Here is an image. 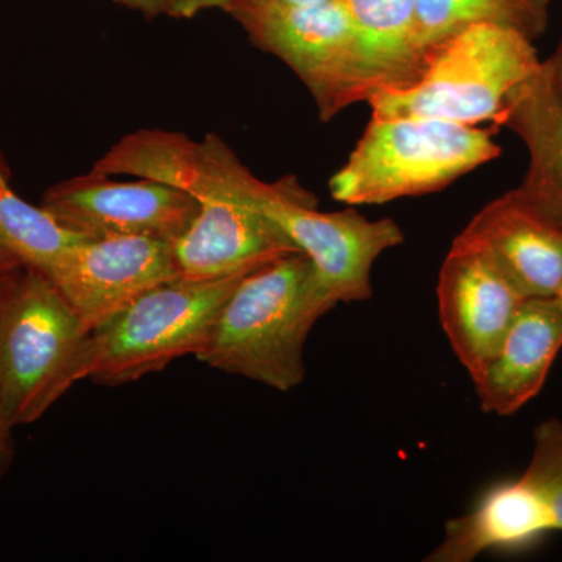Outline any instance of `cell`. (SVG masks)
Segmentation results:
<instances>
[{"label": "cell", "instance_id": "1", "mask_svg": "<svg viewBox=\"0 0 562 562\" xmlns=\"http://www.w3.org/2000/svg\"><path fill=\"white\" fill-rule=\"evenodd\" d=\"M172 183L198 201L222 199L265 214L312 260L322 290L336 306L371 299L373 262L403 243L401 227L390 217L369 221L351 209L321 213L316 198L294 177L276 183L257 179L216 135L183 144Z\"/></svg>", "mask_w": 562, "mask_h": 562}, {"label": "cell", "instance_id": "2", "mask_svg": "<svg viewBox=\"0 0 562 562\" xmlns=\"http://www.w3.org/2000/svg\"><path fill=\"white\" fill-rule=\"evenodd\" d=\"M335 306L312 260L286 255L236 283L195 358L271 390H294L305 380L306 339Z\"/></svg>", "mask_w": 562, "mask_h": 562}, {"label": "cell", "instance_id": "3", "mask_svg": "<svg viewBox=\"0 0 562 562\" xmlns=\"http://www.w3.org/2000/svg\"><path fill=\"white\" fill-rule=\"evenodd\" d=\"M91 331L44 273H0V405L11 428L40 420L87 380Z\"/></svg>", "mask_w": 562, "mask_h": 562}, {"label": "cell", "instance_id": "4", "mask_svg": "<svg viewBox=\"0 0 562 562\" xmlns=\"http://www.w3.org/2000/svg\"><path fill=\"white\" fill-rule=\"evenodd\" d=\"M541 65L532 40L524 33L479 22L428 47L416 79L375 92L366 102L372 117L498 124L514 92Z\"/></svg>", "mask_w": 562, "mask_h": 562}, {"label": "cell", "instance_id": "5", "mask_svg": "<svg viewBox=\"0 0 562 562\" xmlns=\"http://www.w3.org/2000/svg\"><path fill=\"white\" fill-rule=\"evenodd\" d=\"M492 132L431 117H372L330 180L335 201L382 205L441 191L501 157Z\"/></svg>", "mask_w": 562, "mask_h": 562}, {"label": "cell", "instance_id": "6", "mask_svg": "<svg viewBox=\"0 0 562 562\" xmlns=\"http://www.w3.org/2000/svg\"><path fill=\"white\" fill-rule=\"evenodd\" d=\"M243 277L177 279L147 291L91 331L87 380L122 386L160 372L181 357H195Z\"/></svg>", "mask_w": 562, "mask_h": 562}, {"label": "cell", "instance_id": "7", "mask_svg": "<svg viewBox=\"0 0 562 562\" xmlns=\"http://www.w3.org/2000/svg\"><path fill=\"white\" fill-rule=\"evenodd\" d=\"M232 16L255 46L276 55L297 74L312 92L322 121L351 105L355 36L344 0L243 9Z\"/></svg>", "mask_w": 562, "mask_h": 562}, {"label": "cell", "instance_id": "8", "mask_svg": "<svg viewBox=\"0 0 562 562\" xmlns=\"http://www.w3.org/2000/svg\"><path fill=\"white\" fill-rule=\"evenodd\" d=\"M41 206L85 238L150 236L173 243L190 227L201 202L165 181H116L91 169L54 184Z\"/></svg>", "mask_w": 562, "mask_h": 562}, {"label": "cell", "instance_id": "9", "mask_svg": "<svg viewBox=\"0 0 562 562\" xmlns=\"http://www.w3.org/2000/svg\"><path fill=\"white\" fill-rule=\"evenodd\" d=\"M85 327L98 330L147 291L180 279L172 243L150 236L83 238L47 277Z\"/></svg>", "mask_w": 562, "mask_h": 562}, {"label": "cell", "instance_id": "10", "mask_svg": "<svg viewBox=\"0 0 562 562\" xmlns=\"http://www.w3.org/2000/svg\"><path fill=\"white\" fill-rule=\"evenodd\" d=\"M525 301L482 244L465 232L454 238L439 272V319L472 379L497 353Z\"/></svg>", "mask_w": 562, "mask_h": 562}, {"label": "cell", "instance_id": "11", "mask_svg": "<svg viewBox=\"0 0 562 562\" xmlns=\"http://www.w3.org/2000/svg\"><path fill=\"white\" fill-rule=\"evenodd\" d=\"M201 209L172 243L180 279L243 277L286 255L302 254L279 225L243 203L201 199Z\"/></svg>", "mask_w": 562, "mask_h": 562}, {"label": "cell", "instance_id": "12", "mask_svg": "<svg viewBox=\"0 0 562 562\" xmlns=\"http://www.w3.org/2000/svg\"><path fill=\"white\" fill-rule=\"evenodd\" d=\"M527 299H553L562 288V231L519 191L495 199L464 228Z\"/></svg>", "mask_w": 562, "mask_h": 562}, {"label": "cell", "instance_id": "13", "mask_svg": "<svg viewBox=\"0 0 562 562\" xmlns=\"http://www.w3.org/2000/svg\"><path fill=\"white\" fill-rule=\"evenodd\" d=\"M562 349V312L553 299H527L497 353L473 376L484 413L512 416L541 392Z\"/></svg>", "mask_w": 562, "mask_h": 562}, {"label": "cell", "instance_id": "14", "mask_svg": "<svg viewBox=\"0 0 562 562\" xmlns=\"http://www.w3.org/2000/svg\"><path fill=\"white\" fill-rule=\"evenodd\" d=\"M355 36L350 102L416 79L424 63L417 0H344Z\"/></svg>", "mask_w": 562, "mask_h": 562}, {"label": "cell", "instance_id": "15", "mask_svg": "<svg viewBox=\"0 0 562 562\" xmlns=\"http://www.w3.org/2000/svg\"><path fill=\"white\" fill-rule=\"evenodd\" d=\"M498 125L516 133L530 157L517 191L562 231V95L549 63L517 88Z\"/></svg>", "mask_w": 562, "mask_h": 562}, {"label": "cell", "instance_id": "16", "mask_svg": "<svg viewBox=\"0 0 562 562\" xmlns=\"http://www.w3.org/2000/svg\"><path fill=\"white\" fill-rule=\"evenodd\" d=\"M554 531L552 514L520 476L494 484L475 508L446 524L443 541L430 562H471L487 550H513Z\"/></svg>", "mask_w": 562, "mask_h": 562}, {"label": "cell", "instance_id": "17", "mask_svg": "<svg viewBox=\"0 0 562 562\" xmlns=\"http://www.w3.org/2000/svg\"><path fill=\"white\" fill-rule=\"evenodd\" d=\"M85 236L63 227L43 206L11 187L9 162L0 151V246L21 265L49 277L70 247Z\"/></svg>", "mask_w": 562, "mask_h": 562}, {"label": "cell", "instance_id": "18", "mask_svg": "<svg viewBox=\"0 0 562 562\" xmlns=\"http://www.w3.org/2000/svg\"><path fill=\"white\" fill-rule=\"evenodd\" d=\"M494 22L535 41L546 32L549 0H417V35L420 49L479 24Z\"/></svg>", "mask_w": 562, "mask_h": 562}, {"label": "cell", "instance_id": "19", "mask_svg": "<svg viewBox=\"0 0 562 562\" xmlns=\"http://www.w3.org/2000/svg\"><path fill=\"white\" fill-rule=\"evenodd\" d=\"M524 479L541 495L552 514L554 531H562V422L547 419L535 431V449Z\"/></svg>", "mask_w": 562, "mask_h": 562}, {"label": "cell", "instance_id": "20", "mask_svg": "<svg viewBox=\"0 0 562 562\" xmlns=\"http://www.w3.org/2000/svg\"><path fill=\"white\" fill-rule=\"evenodd\" d=\"M235 2L236 0H173L169 16L190 20L201 11L211 9H221L228 13Z\"/></svg>", "mask_w": 562, "mask_h": 562}, {"label": "cell", "instance_id": "21", "mask_svg": "<svg viewBox=\"0 0 562 562\" xmlns=\"http://www.w3.org/2000/svg\"><path fill=\"white\" fill-rule=\"evenodd\" d=\"M14 461L13 428L7 424L0 405V480L10 471Z\"/></svg>", "mask_w": 562, "mask_h": 562}, {"label": "cell", "instance_id": "22", "mask_svg": "<svg viewBox=\"0 0 562 562\" xmlns=\"http://www.w3.org/2000/svg\"><path fill=\"white\" fill-rule=\"evenodd\" d=\"M114 2L120 3L125 9L138 11L144 16L157 18L161 14H168L169 16L173 0H114Z\"/></svg>", "mask_w": 562, "mask_h": 562}, {"label": "cell", "instance_id": "23", "mask_svg": "<svg viewBox=\"0 0 562 562\" xmlns=\"http://www.w3.org/2000/svg\"><path fill=\"white\" fill-rule=\"evenodd\" d=\"M330 2V0H236L228 13L243 9H266V7H308L317 3Z\"/></svg>", "mask_w": 562, "mask_h": 562}, {"label": "cell", "instance_id": "24", "mask_svg": "<svg viewBox=\"0 0 562 562\" xmlns=\"http://www.w3.org/2000/svg\"><path fill=\"white\" fill-rule=\"evenodd\" d=\"M547 63H549L554 85H557L558 91H560L562 95V41L557 52H554L553 57L547 60Z\"/></svg>", "mask_w": 562, "mask_h": 562}, {"label": "cell", "instance_id": "25", "mask_svg": "<svg viewBox=\"0 0 562 562\" xmlns=\"http://www.w3.org/2000/svg\"><path fill=\"white\" fill-rule=\"evenodd\" d=\"M14 265H18V261L14 260L10 254H7V250L0 246V273L9 271V269L13 268Z\"/></svg>", "mask_w": 562, "mask_h": 562}, {"label": "cell", "instance_id": "26", "mask_svg": "<svg viewBox=\"0 0 562 562\" xmlns=\"http://www.w3.org/2000/svg\"><path fill=\"white\" fill-rule=\"evenodd\" d=\"M554 301L558 302V305H560L561 312H562V288L561 291L558 292L557 297H554Z\"/></svg>", "mask_w": 562, "mask_h": 562}]
</instances>
